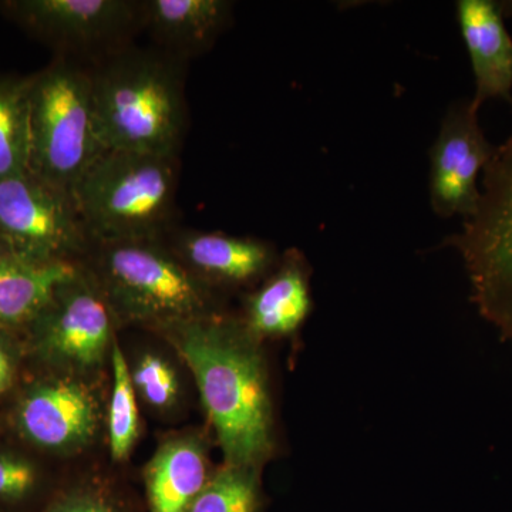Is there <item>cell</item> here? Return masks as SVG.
<instances>
[{
    "label": "cell",
    "mask_w": 512,
    "mask_h": 512,
    "mask_svg": "<svg viewBox=\"0 0 512 512\" xmlns=\"http://www.w3.org/2000/svg\"><path fill=\"white\" fill-rule=\"evenodd\" d=\"M167 330L197 380L225 466L259 470L274 451V413L259 338L247 323L215 313Z\"/></svg>",
    "instance_id": "cell-1"
},
{
    "label": "cell",
    "mask_w": 512,
    "mask_h": 512,
    "mask_svg": "<svg viewBox=\"0 0 512 512\" xmlns=\"http://www.w3.org/2000/svg\"><path fill=\"white\" fill-rule=\"evenodd\" d=\"M101 144L180 157L187 133V63L151 47H124L89 64Z\"/></svg>",
    "instance_id": "cell-2"
},
{
    "label": "cell",
    "mask_w": 512,
    "mask_h": 512,
    "mask_svg": "<svg viewBox=\"0 0 512 512\" xmlns=\"http://www.w3.org/2000/svg\"><path fill=\"white\" fill-rule=\"evenodd\" d=\"M180 157L107 150L72 190L92 242L164 239L174 224Z\"/></svg>",
    "instance_id": "cell-3"
},
{
    "label": "cell",
    "mask_w": 512,
    "mask_h": 512,
    "mask_svg": "<svg viewBox=\"0 0 512 512\" xmlns=\"http://www.w3.org/2000/svg\"><path fill=\"white\" fill-rule=\"evenodd\" d=\"M89 269L114 315L171 328L212 315L208 285L163 239L92 242Z\"/></svg>",
    "instance_id": "cell-4"
},
{
    "label": "cell",
    "mask_w": 512,
    "mask_h": 512,
    "mask_svg": "<svg viewBox=\"0 0 512 512\" xmlns=\"http://www.w3.org/2000/svg\"><path fill=\"white\" fill-rule=\"evenodd\" d=\"M29 130V170L72 192L106 151L97 130L89 64L56 56L32 74Z\"/></svg>",
    "instance_id": "cell-5"
},
{
    "label": "cell",
    "mask_w": 512,
    "mask_h": 512,
    "mask_svg": "<svg viewBox=\"0 0 512 512\" xmlns=\"http://www.w3.org/2000/svg\"><path fill=\"white\" fill-rule=\"evenodd\" d=\"M476 214L450 238L460 252L478 312L512 340V133L481 177Z\"/></svg>",
    "instance_id": "cell-6"
},
{
    "label": "cell",
    "mask_w": 512,
    "mask_h": 512,
    "mask_svg": "<svg viewBox=\"0 0 512 512\" xmlns=\"http://www.w3.org/2000/svg\"><path fill=\"white\" fill-rule=\"evenodd\" d=\"M0 234L30 262H74L92 247L72 192L29 168L0 180Z\"/></svg>",
    "instance_id": "cell-7"
},
{
    "label": "cell",
    "mask_w": 512,
    "mask_h": 512,
    "mask_svg": "<svg viewBox=\"0 0 512 512\" xmlns=\"http://www.w3.org/2000/svg\"><path fill=\"white\" fill-rule=\"evenodd\" d=\"M10 19L57 50L92 64L133 45L141 28V0H10Z\"/></svg>",
    "instance_id": "cell-8"
},
{
    "label": "cell",
    "mask_w": 512,
    "mask_h": 512,
    "mask_svg": "<svg viewBox=\"0 0 512 512\" xmlns=\"http://www.w3.org/2000/svg\"><path fill=\"white\" fill-rule=\"evenodd\" d=\"M471 100L456 101L446 111L430 150V204L440 218L470 220L480 202V177L495 148L485 137Z\"/></svg>",
    "instance_id": "cell-9"
},
{
    "label": "cell",
    "mask_w": 512,
    "mask_h": 512,
    "mask_svg": "<svg viewBox=\"0 0 512 512\" xmlns=\"http://www.w3.org/2000/svg\"><path fill=\"white\" fill-rule=\"evenodd\" d=\"M113 315L92 272L79 265L35 320L43 346L56 359L83 369L103 360L110 345Z\"/></svg>",
    "instance_id": "cell-10"
},
{
    "label": "cell",
    "mask_w": 512,
    "mask_h": 512,
    "mask_svg": "<svg viewBox=\"0 0 512 512\" xmlns=\"http://www.w3.org/2000/svg\"><path fill=\"white\" fill-rule=\"evenodd\" d=\"M456 12L476 82L474 106L480 110L488 100L512 104V37L498 2L458 0Z\"/></svg>",
    "instance_id": "cell-11"
},
{
    "label": "cell",
    "mask_w": 512,
    "mask_h": 512,
    "mask_svg": "<svg viewBox=\"0 0 512 512\" xmlns=\"http://www.w3.org/2000/svg\"><path fill=\"white\" fill-rule=\"evenodd\" d=\"M232 10L228 0H141V28L164 55L188 63L217 43Z\"/></svg>",
    "instance_id": "cell-12"
},
{
    "label": "cell",
    "mask_w": 512,
    "mask_h": 512,
    "mask_svg": "<svg viewBox=\"0 0 512 512\" xmlns=\"http://www.w3.org/2000/svg\"><path fill=\"white\" fill-rule=\"evenodd\" d=\"M170 248L207 285H248L268 274L276 262L274 247L261 239L218 231H178Z\"/></svg>",
    "instance_id": "cell-13"
},
{
    "label": "cell",
    "mask_w": 512,
    "mask_h": 512,
    "mask_svg": "<svg viewBox=\"0 0 512 512\" xmlns=\"http://www.w3.org/2000/svg\"><path fill=\"white\" fill-rule=\"evenodd\" d=\"M19 420L39 446L79 447L96 431L97 404L82 384L63 380L33 390L20 407Z\"/></svg>",
    "instance_id": "cell-14"
},
{
    "label": "cell",
    "mask_w": 512,
    "mask_h": 512,
    "mask_svg": "<svg viewBox=\"0 0 512 512\" xmlns=\"http://www.w3.org/2000/svg\"><path fill=\"white\" fill-rule=\"evenodd\" d=\"M311 308L308 262L292 249L278 271L249 296L244 322L256 338L288 336L301 328Z\"/></svg>",
    "instance_id": "cell-15"
},
{
    "label": "cell",
    "mask_w": 512,
    "mask_h": 512,
    "mask_svg": "<svg viewBox=\"0 0 512 512\" xmlns=\"http://www.w3.org/2000/svg\"><path fill=\"white\" fill-rule=\"evenodd\" d=\"M146 477L151 512H190L208 483L200 441L191 437L167 441L151 458Z\"/></svg>",
    "instance_id": "cell-16"
},
{
    "label": "cell",
    "mask_w": 512,
    "mask_h": 512,
    "mask_svg": "<svg viewBox=\"0 0 512 512\" xmlns=\"http://www.w3.org/2000/svg\"><path fill=\"white\" fill-rule=\"evenodd\" d=\"M77 268L76 262H30L19 258L2 262L0 323L35 320Z\"/></svg>",
    "instance_id": "cell-17"
},
{
    "label": "cell",
    "mask_w": 512,
    "mask_h": 512,
    "mask_svg": "<svg viewBox=\"0 0 512 512\" xmlns=\"http://www.w3.org/2000/svg\"><path fill=\"white\" fill-rule=\"evenodd\" d=\"M30 76H0V180L28 170Z\"/></svg>",
    "instance_id": "cell-18"
},
{
    "label": "cell",
    "mask_w": 512,
    "mask_h": 512,
    "mask_svg": "<svg viewBox=\"0 0 512 512\" xmlns=\"http://www.w3.org/2000/svg\"><path fill=\"white\" fill-rule=\"evenodd\" d=\"M259 507V470L225 466L208 480L190 512H258Z\"/></svg>",
    "instance_id": "cell-19"
},
{
    "label": "cell",
    "mask_w": 512,
    "mask_h": 512,
    "mask_svg": "<svg viewBox=\"0 0 512 512\" xmlns=\"http://www.w3.org/2000/svg\"><path fill=\"white\" fill-rule=\"evenodd\" d=\"M113 370L114 389L109 414L110 447L113 457L123 460L137 440L138 409L130 369L117 343H114Z\"/></svg>",
    "instance_id": "cell-20"
},
{
    "label": "cell",
    "mask_w": 512,
    "mask_h": 512,
    "mask_svg": "<svg viewBox=\"0 0 512 512\" xmlns=\"http://www.w3.org/2000/svg\"><path fill=\"white\" fill-rule=\"evenodd\" d=\"M134 386L151 406L163 409L171 406L178 396V379L175 370L163 357L146 355L138 362L131 375Z\"/></svg>",
    "instance_id": "cell-21"
},
{
    "label": "cell",
    "mask_w": 512,
    "mask_h": 512,
    "mask_svg": "<svg viewBox=\"0 0 512 512\" xmlns=\"http://www.w3.org/2000/svg\"><path fill=\"white\" fill-rule=\"evenodd\" d=\"M35 483V470L26 461L0 457V495L19 497Z\"/></svg>",
    "instance_id": "cell-22"
},
{
    "label": "cell",
    "mask_w": 512,
    "mask_h": 512,
    "mask_svg": "<svg viewBox=\"0 0 512 512\" xmlns=\"http://www.w3.org/2000/svg\"><path fill=\"white\" fill-rule=\"evenodd\" d=\"M53 512H113L107 505L100 503V501L90 500V498H79V500H72L69 503L60 505Z\"/></svg>",
    "instance_id": "cell-23"
},
{
    "label": "cell",
    "mask_w": 512,
    "mask_h": 512,
    "mask_svg": "<svg viewBox=\"0 0 512 512\" xmlns=\"http://www.w3.org/2000/svg\"><path fill=\"white\" fill-rule=\"evenodd\" d=\"M10 382H12V365L5 350L0 346V393L8 389Z\"/></svg>",
    "instance_id": "cell-24"
},
{
    "label": "cell",
    "mask_w": 512,
    "mask_h": 512,
    "mask_svg": "<svg viewBox=\"0 0 512 512\" xmlns=\"http://www.w3.org/2000/svg\"><path fill=\"white\" fill-rule=\"evenodd\" d=\"M12 258H15V255L12 254L8 244H6L5 239H3L2 234H0V264Z\"/></svg>",
    "instance_id": "cell-25"
},
{
    "label": "cell",
    "mask_w": 512,
    "mask_h": 512,
    "mask_svg": "<svg viewBox=\"0 0 512 512\" xmlns=\"http://www.w3.org/2000/svg\"><path fill=\"white\" fill-rule=\"evenodd\" d=\"M498 6L503 12L504 18H512V0H500Z\"/></svg>",
    "instance_id": "cell-26"
}]
</instances>
